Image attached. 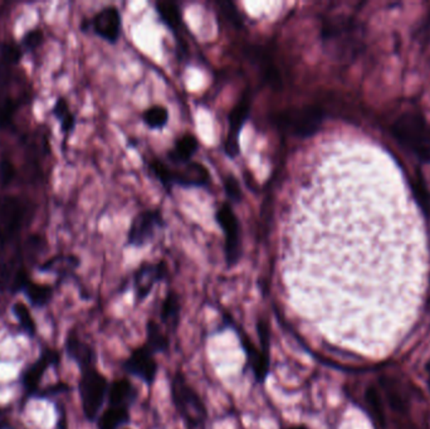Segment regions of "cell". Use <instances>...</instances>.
<instances>
[{
  "label": "cell",
  "instance_id": "1",
  "mask_svg": "<svg viewBox=\"0 0 430 429\" xmlns=\"http://www.w3.org/2000/svg\"><path fill=\"white\" fill-rule=\"evenodd\" d=\"M321 34L325 47L338 58L353 57L360 48V27L353 16H325Z\"/></svg>",
  "mask_w": 430,
  "mask_h": 429
},
{
  "label": "cell",
  "instance_id": "20",
  "mask_svg": "<svg viewBox=\"0 0 430 429\" xmlns=\"http://www.w3.org/2000/svg\"><path fill=\"white\" fill-rule=\"evenodd\" d=\"M23 294L27 296L29 302L34 307H43L48 304L53 296V288L49 285H42L29 280L22 290Z\"/></svg>",
  "mask_w": 430,
  "mask_h": 429
},
{
  "label": "cell",
  "instance_id": "22",
  "mask_svg": "<svg viewBox=\"0 0 430 429\" xmlns=\"http://www.w3.org/2000/svg\"><path fill=\"white\" fill-rule=\"evenodd\" d=\"M52 114L58 120L62 132L65 135L71 134L76 126V117L72 114L70 105L65 98L58 97L55 100V105L52 107Z\"/></svg>",
  "mask_w": 430,
  "mask_h": 429
},
{
  "label": "cell",
  "instance_id": "34",
  "mask_svg": "<svg viewBox=\"0 0 430 429\" xmlns=\"http://www.w3.org/2000/svg\"><path fill=\"white\" fill-rule=\"evenodd\" d=\"M424 32L426 33V36H428L430 39V16L429 18H428V21H426V23H425Z\"/></svg>",
  "mask_w": 430,
  "mask_h": 429
},
{
  "label": "cell",
  "instance_id": "32",
  "mask_svg": "<svg viewBox=\"0 0 430 429\" xmlns=\"http://www.w3.org/2000/svg\"><path fill=\"white\" fill-rule=\"evenodd\" d=\"M224 189L228 196L229 199L233 201H240L242 199V189H240L238 180L235 176L229 175L224 180Z\"/></svg>",
  "mask_w": 430,
  "mask_h": 429
},
{
  "label": "cell",
  "instance_id": "14",
  "mask_svg": "<svg viewBox=\"0 0 430 429\" xmlns=\"http://www.w3.org/2000/svg\"><path fill=\"white\" fill-rule=\"evenodd\" d=\"M60 360V354L57 353L55 350L47 349L42 354V356L26 370V373L23 374L22 381L23 386L26 388V391H28L29 396H37L38 394L39 383L42 381L45 370L50 365L58 364Z\"/></svg>",
  "mask_w": 430,
  "mask_h": 429
},
{
  "label": "cell",
  "instance_id": "12",
  "mask_svg": "<svg viewBox=\"0 0 430 429\" xmlns=\"http://www.w3.org/2000/svg\"><path fill=\"white\" fill-rule=\"evenodd\" d=\"M124 369L140 378L149 386L153 384L158 374L156 360L154 359L153 351L147 348L146 345H142L131 353L124 364Z\"/></svg>",
  "mask_w": 430,
  "mask_h": 429
},
{
  "label": "cell",
  "instance_id": "31",
  "mask_svg": "<svg viewBox=\"0 0 430 429\" xmlns=\"http://www.w3.org/2000/svg\"><path fill=\"white\" fill-rule=\"evenodd\" d=\"M366 401L369 403V407L371 409V414L375 417L379 422H384V413H382V402L377 391L374 388H370L366 391Z\"/></svg>",
  "mask_w": 430,
  "mask_h": 429
},
{
  "label": "cell",
  "instance_id": "28",
  "mask_svg": "<svg viewBox=\"0 0 430 429\" xmlns=\"http://www.w3.org/2000/svg\"><path fill=\"white\" fill-rule=\"evenodd\" d=\"M44 43V33L41 28H34L23 36L21 48L23 52H33Z\"/></svg>",
  "mask_w": 430,
  "mask_h": 429
},
{
  "label": "cell",
  "instance_id": "30",
  "mask_svg": "<svg viewBox=\"0 0 430 429\" xmlns=\"http://www.w3.org/2000/svg\"><path fill=\"white\" fill-rule=\"evenodd\" d=\"M16 168L9 158L0 159V185L6 188L16 179Z\"/></svg>",
  "mask_w": 430,
  "mask_h": 429
},
{
  "label": "cell",
  "instance_id": "21",
  "mask_svg": "<svg viewBox=\"0 0 430 429\" xmlns=\"http://www.w3.org/2000/svg\"><path fill=\"white\" fill-rule=\"evenodd\" d=\"M129 407H111L109 406L98 419V429H117L122 424L129 423Z\"/></svg>",
  "mask_w": 430,
  "mask_h": 429
},
{
  "label": "cell",
  "instance_id": "15",
  "mask_svg": "<svg viewBox=\"0 0 430 429\" xmlns=\"http://www.w3.org/2000/svg\"><path fill=\"white\" fill-rule=\"evenodd\" d=\"M166 276V265L160 263H144L135 273V292L139 301L146 299L151 292L155 283Z\"/></svg>",
  "mask_w": 430,
  "mask_h": 429
},
{
  "label": "cell",
  "instance_id": "13",
  "mask_svg": "<svg viewBox=\"0 0 430 429\" xmlns=\"http://www.w3.org/2000/svg\"><path fill=\"white\" fill-rule=\"evenodd\" d=\"M249 107H251V97L248 93H245L229 116V132L224 144V149L230 158H235L240 154V131L243 129L245 120L249 115Z\"/></svg>",
  "mask_w": 430,
  "mask_h": 429
},
{
  "label": "cell",
  "instance_id": "18",
  "mask_svg": "<svg viewBox=\"0 0 430 429\" xmlns=\"http://www.w3.org/2000/svg\"><path fill=\"white\" fill-rule=\"evenodd\" d=\"M198 140L191 134H184L175 142L174 149L169 152L170 161L176 165H186L190 163V159L194 157L198 150Z\"/></svg>",
  "mask_w": 430,
  "mask_h": 429
},
{
  "label": "cell",
  "instance_id": "3",
  "mask_svg": "<svg viewBox=\"0 0 430 429\" xmlns=\"http://www.w3.org/2000/svg\"><path fill=\"white\" fill-rule=\"evenodd\" d=\"M171 398L175 408L189 429L202 428L207 420V408L202 398L180 371L171 379Z\"/></svg>",
  "mask_w": 430,
  "mask_h": 429
},
{
  "label": "cell",
  "instance_id": "2",
  "mask_svg": "<svg viewBox=\"0 0 430 429\" xmlns=\"http://www.w3.org/2000/svg\"><path fill=\"white\" fill-rule=\"evenodd\" d=\"M398 142L423 161H430V127L419 112L408 111L392 124Z\"/></svg>",
  "mask_w": 430,
  "mask_h": 429
},
{
  "label": "cell",
  "instance_id": "19",
  "mask_svg": "<svg viewBox=\"0 0 430 429\" xmlns=\"http://www.w3.org/2000/svg\"><path fill=\"white\" fill-rule=\"evenodd\" d=\"M111 407H130L135 401V389L127 379H120L111 384L109 391Z\"/></svg>",
  "mask_w": 430,
  "mask_h": 429
},
{
  "label": "cell",
  "instance_id": "9",
  "mask_svg": "<svg viewBox=\"0 0 430 429\" xmlns=\"http://www.w3.org/2000/svg\"><path fill=\"white\" fill-rule=\"evenodd\" d=\"M220 228L225 235V258L229 267L235 266L240 257V228L233 208L228 203L220 206L215 214Z\"/></svg>",
  "mask_w": 430,
  "mask_h": 429
},
{
  "label": "cell",
  "instance_id": "24",
  "mask_svg": "<svg viewBox=\"0 0 430 429\" xmlns=\"http://www.w3.org/2000/svg\"><path fill=\"white\" fill-rule=\"evenodd\" d=\"M160 316L163 324L169 329H174L178 326L180 317V302L178 295L169 292L163 300Z\"/></svg>",
  "mask_w": 430,
  "mask_h": 429
},
{
  "label": "cell",
  "instance_id": "7",
  "mask_svg": "<svg viewBox=\"0 0 430 429\" xmlns=\"http://www.w3.org/2000/svg\"><path fill=\"white\" fill-rule=\"evenodd\" d=\"M154 174L156 175L165 188L169 189L171 185L183 186H204L209 183V173L207 168L199 163H188L181 170L169 168L166 164L154 161L151 164Z\"/></svg>",
  "mask_w": 430,
  "mask_h": 429
},
{
  "label": "cell",
  "instance_id": "8",
  "mask_svg": "<svg viewBox=\"0 0 430 429\" xmlns=\"http://www.w3.org/2000/svg\"><path fill=\"white\" fill-rule=\"evenodd\" d=\"M13 68L14 65L0 58V129L13 126L16 111L22 106V100L13 93L16 81Z\"/></svg>",
  "mask_w": 430,
  "mask_h": 429
},
{
  "label": "cell",
  "instance_id": "25",
  "mask_svg": "<svg viewBox=\"0 0 430 429\" xmlns=\"http://www.w3.org/2000/svg\"><path fill=\"white\" fill-rule=\"evenodd\" d=\"M156 11L158 16L168 27L178 32L181 27V14H180L179 6L171 1H158L156 3Z\"/></svg>",
  "mask_w": 430,
  "mask_h": 429
},
{
  "label": "cell",
  "instance_id": "5",
  "mask_svg": "<svg viewBox=\"0 0 430 429\" xmlns=\"http://www.w3.org/2000/svg\"><path fill=\"white\" fill-rule=\"evenodd\" d=\"M109 384L104 375L96 368L82 370L80 381V396H81L83 413L88 420L97 418L101 408L104 406V397L107 394Z\"/></svg>",
  "mask_w": 430,
  "mask_h": 429
},
{
  "label": "cell",
  "instance_id": "29",
  "mask_svg": "<svg viewBox=\"0 0 430 429\" xmlns=\"http://www.w3.org/2000/svg\"><path fill=\"white\" fill-rule=\"evenodd\" d=\"M22 57L23 49L21 48V46L13 43L0 44V58L6 60V63L16 67L21 63Z\"/></svg>",
  "mask_w": 430,
  "mask_h": 429
},
{
  "label": "cell",
  "instance_id": "35",
  "mask_svg": "<svg viewBox=\"0 0 430 429\" xmlns=\"http://www.w3.org/2000/svg\"><path fill=\"white\" fill-rule=\"evenodd\" d=\"M289 429H308L305 425H292V427H289Z\"/></svg>",
  "mask_w": 430,
  "mask_h": 429
},
{
  "label": "cell",
  "instance_id": "26",
  "mask_svg": "<svg viewBox=\"0 0 430 429\" xmlns=\"http://www.w3.org/2000/svg\"><path fill=\"white\" fill-rule=\"evenodd\" d=\"M168 120H169V111L161 105H155L144 112V122L154 130L163 129L168 124Z\"/></svg>",
  "mask_w": 430,
  "mask_h": 429
},
{
  "label": "cell",
  "instance_id": "4",
  "mask_svg": "<svg viewBox=\"0 0 430 429\" xmlns=\"http://www.w3.org/2000/svg\"><path fill=\"white\" fill-rule=\"evenodd\" d=\"M29 204L16 196H0V245L21 239V232L29 221Z\"/></svg>",
  "mask_w": 430,
  "mask_h": 429
},
{
  "label": "cell",
  "instance_id": "23",
  "mask_svg": "<svg viewBox=\"0 0 430 429\" xmlns=\"http://www.w3.org/2000/svg\"><path fill=\"white\" fill-rule=\"evenodd\" d=\"M146 345L153 353L166 351L169 349V337L163 334L161 327L155 322L150 320L146 325Z\"/></svg>",
  "mask_w": 430,
  "mask_h": 429
},
{
  "label": "cell",
  "instance_id": "6",
  "mask_svg": "<svg viewBox=\"0 0 430 429\" xmlns=\"http://www.w3.org/2000/svg\"><path fill=\"white\" fill-rule=\"evenodd\" d=\"M323 112L317 106L284 110L277 116V124L289 134L301 137L313 135L322 124Z\"/></svg>",
  "mask_w": 430,
  "mask_h": 429
},
{
  "label": "cell",
  "instance_id": "17",
  "mask_svg": "<svg viewBox=\"0 0 430 429\" xmlns=\"http://www.w3.org/2000/svg\"><path fill=\"white\" fill-rule=\"evenodd\" d=\"M65 350L68 355L76 361L82 370L90 369L95 366L96 355L93 349L81 341L76 335H70L65 341Z\"/></svg>",
  "mask_w": 430,
  "mask_h": 429
},
{
  "label": "cell",
  "instance_id": "33",
  "mask_svg": "<svg viewBox=\"0 0 430 429\" xmlns=\"http://www.w3.org/2000/svg\"><path fill=\"white\" fill-rule=\"evenodd\" d=\"M67 391H68V386H65V384H57V386H50L48 389H45L42 393V396L43 397H48V396H53V394H58V393Z\"/></svg>",
  "mask_w": 430,
  "mask_h": 429
},
{
  "label": "cell",
  "instance_id": "10",
  "mask_svg": "<svg viewBox=\"0 0 430 429\" xmlns=\"http://www.w3.org/2000/svg\"><path fill=\"white\" fill-rule=\"evenodd\" d=\"M88 28H91L100 38L107 41L109 43H116L120 38L122 28L120 11L116 6H106L96 13L91 21L82 26L85 31Z\"/></svg>",
  "mask_w": 430,
  "mask_h": 429
},
{
  "label": "cell",
  "instance_id": "27",
  "mask_svg": "<svg viewBox=\"0 0 430 429\" xmlns=\"http://www.w3.org/2000/svg\"><path fill=\"white\" fill-rule=\"evenodd\" d=\"M13 312H14L19 325L22 327L23 332H26L29 337H34L36 332H37L36 322L33 320L32 314H31V311H29L27 306L22 304V302H16L13 306Z\"/></svg>",
  "mask_w": 430,
  "mask_h": 429
},
{
  "label": "cell",
  "instance_id": "16",
  "mask_svg": "<svg viewBox=\"0 0 430 429\" xmlns=\"http://www.w3.org/2000/svg\"><path fill=\"white\" fill-rule=\"evenodd\" d=\"M240 341L247 356V366L251 368L258 383H264L269 373V356L262 353V350H257L247 334H240Z\"/></svg>",
  "mask_w": 430,
  "mask_h": 429
},
{
  "label": "cell",
  "instance_id": "11",
  "mask_svg": "<svg viewBox=\"0 0 430 429\" xmlns=\"http://www.w3.org/2000/svg\"><path fill=\"white\" fill-rule=\"evenodd\" d=\"M163 219L158 211H145L137 214L131 223L127 242L135 247H142L149 243L158 228H163Z\"/></svg>",
  "mask_w": 430,
  "mask_h": 429
}]
</instances>
